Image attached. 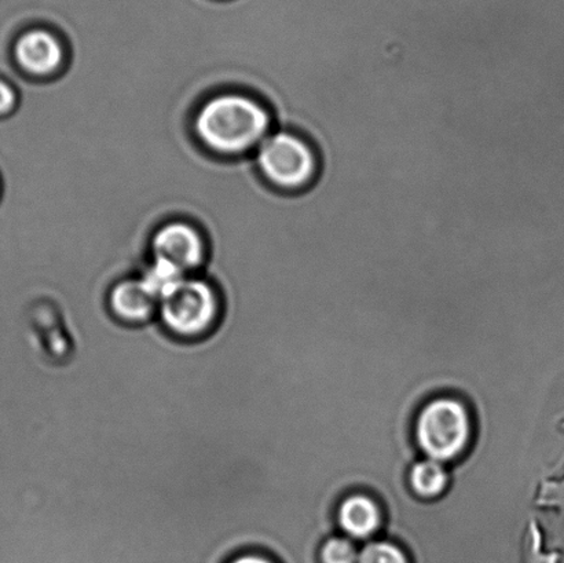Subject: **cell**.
<instances>
[{
    "mask_svg": "<svg viewBox=\"0 0 564 563\" xmlns=\"http://www.w3.org/2000/svg\"><path fill=\"white\" fill-rule=\"evenodd\" d=\"M270 115L256 99L223 96L200 110L196 130L200 140L215 152L237 154L250 151L267 140Z\"/></svg>",
    "mask_w": 564,
    "mask_h": 563,
    "instance_id": "1",
    "label": "cell"
},
{
    "mask_svg": "<svg viewBox=\"0 0 564 563\" xmlns=\"http://www.w3.org/2000/svg\"><path fill=\"white\" fill-rule=\"evenodd\" d=\"M158 317L171 339L197 344L217 333L223 306L217 291L207 281L185 278L160 300Z\"/></svg>",
    "mask_w": 564,
    "mask_h": 563,
    "instance_id": "2",
    "label": "cell"
},
{
    "mask_svg": "<svg viewBox=\"0 0 564 563\" xmlns=\"http://www.w3.org/2000/svg\"><path fill=\"white\" fill-rule=\"evenodd\" d=\"M471 418L462 401L442 397L429 402L416 422L420 450L429 459L449 462L460 456L471 439Z\"/></svg>",
    "mask_w": 564,
    "mask_h": 563,
    "instance_id": "3",
    "label": "cell"
},
{
    "mask_svg": "<svg viewBox=\"0 0 564 563\" xmlns=\"http://www.w3.org/2000/svg\"><path fill=\"white\" fill-rule=\"evenodd\" d=\"M258 164L263 175L284 191L307 190L317 180L321 169L312 143L288 131L267 137L259 147Z\"/></svg>",
    "mask_w": 564,
    "mask_h": 563,
    "instance_id": "4",
    "label": "cell"
},
{
    "mask_svg": "<svg viewBox=\"0 0 564 563\" xmlns=\"http://www.w3.org/2000/svg\"><path fill=\"white\" fill-rule=\"evenodd\" d=\"M153 252L154 258L163 259L186 274L202 263L203 241L192 226L169 224L154 236Z\"/></svg>",
    "mask_w": 564,
    "mask_h": 563,
    "instance_id": "5",
    "label": "cell"
},
{
    "mask_svg": "<svg viewBox=\"0 0 564 563\" xmlns=\"http://www.w3.org/2000/svg\"><path fill=\"white\" fill-rule=\"evenodd\" d=\"M109 311L121 324L138 327L158 316L159 300L142 279L124 280L110 291Z\"/></svg>",
    "mask_w": 564,
    "mask_h": 563,
    "instance_id": "6",
    "label": "cell"
},
{
    "mask_svg": "<svg viewBox=\"0 0 564 563\" xmlns=\"http://www.w3.org/2000/svg\"><path fill=\"white\" fill-rule=\"evenodd\" d=\"M14 55L22 69L36 76L53 74L64 58L59 42L46 31L24 33L15 43Z\"/></svg>",
    "mask_w": 564,
    "mask_h": 563,
    "instance_id": "7",
    "label": "cell"
},
{
    "mask_svg": "<svg viewBox=\"0 0 564 563\" xmlns=\"http://www.w3.org/2000/svg\"><path fill=\"white\" fill-rule=\"evenodd\" d=\"M337 520L343 532L352 539H369L379 531L381 512L369 496L352 495L343 500Z\"/></svg>",
    "mask_w": 564,
    "mask_h": 563,
    "instance_id": "8",
    "label": "cell"
},
{
    "mask_svg": "<svg viewBox=\"0 0 564 563\" xmlns=\"http://www.w3.org/2000/svg\"><path fill=\"white\" fill-rule=\"evenodd\" d=\"M447 473L441 462L427 459L416 463L409 474V483L414 494L423 499H435L445 492Z\"/></svg>",
    "mask_w": 564,
    "mask_h": 563,
    "instance_id": "9",
    "label": "cell"
},
{
    "mask_svg": "<svg viewBox=\"0 0 564 563\" xmlns=\"http://www.w3.org/2000/svg\"><path fill=\"white\" fill-rule=\"evenodd\" d=\"M358 563H409V560L394 543L373 542L359 553Z\"/></svg>",
    "mask_w": 564,
    "mask_h": 563,
    "instance_id": "10",
    "label": "cell"
},
{
    "mask_svg": "<svg viewBox=\"0 0 564 563\" xmlns=\"http://www.w3.org/2000/svg\"><path fill=\"white\" fill-rule=\"evenodd\" d=\"M358 555L350 540L334 538L324 543L319 559L323 563H358Z\"/></svg>",
    "mask_w": 564,
    "mask_h": 563,
    "instance_id": "11",
    "label": "cell"
},
{
    "mask_svg": "<svg viewBox=\"0 0 564 563\" xmlns=\"http://www.w3.org/2000/svg\"><path fill=\"white\" fill-rule=\"evenodd\" d=\"M226 563H275L268 555H264L262 551L246 550L241 553L231 556Z\"/></svg>",
    "mask_w": 564,
    "mask_h": 563,
    "instance_id": "12",
    "label": "cell"
},
{
    "mask_svg": "<svg viewBox=\"0 0 564 563\" xmlns=\"http://www.w3.org/2000/svg\"><path fill=\"white\" fill-rule=\"evenodd\" d=\"M15 99L14 88L9 83L0 80V115L10 112L14 108Z\"/></svg>",
    "mask_w": 564,
    "mask_h": 563,
    "instance_id": "13",
    "label": "cell"
}]
</instances>
